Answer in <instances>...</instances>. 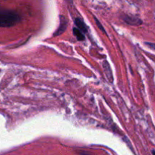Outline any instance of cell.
<instances>
[{
  "instance_id": "obj_1",
  "label": "cell",
  "mask_w": 155,
  "mask_h": 155,
  "mask_svg": "<svg viewBox=\"0 0 155 155\" xmlns=\"http://www.w3.org/2000/svg\"><path fill=\"white\" fill-rule=\"evenodd\" d=\"M20 21L21 17L18 13L0 8V28L12 27Z\"/></svg>"
},
{
  "instance_id": "obj_2",
  "label": "cell",
  "mask_w": 155,
  "mask_h": 155,
  "mask_svg": "<svg viewBox=\"0 0 155 155\" xmlns=\"http://www.w3.org/2000/svg\"><path fill=\"white\" fill-rule=\"evenodd\" d=\"M123 20L126 24L130 25H133V26H138L142 24V21L141 19L138 18L136 17H131V16H125L123 17Z\"/></svg>"
},
{
  "instance_id": "obj_3",
  "label": "cell",
  "mask_w": 155,
  "mask_h": 155,
  "mask_svg": "<svg viewBox=\"0 0 155 155\" xmlns=\"http://www.w3.org/2000/svg\"><path fill=\"white\" fill-rule=\"evenodd\" d=\"M67 21L63 16H60V25L58 28L57 31L54 33V36H59L66 30Z\"/></svg>"
},
{
  "instance_id": "obj_4",
  "label": "cell",
  "mask_w": 155,
  "mask_h": 155,
  "mask_svg": "<svg viewBox=\"0 0 155 155\" xmlns=\"http://www.w3.org/2000/svg\"><path fill=\"white\" fill-rule=\"evenodd\" d=\"M74 25H76L77 28H78V29H79L81 32H83V33L87 32V25L84 24V22L81 19L78 18H77L74 19Z\"/></svg>"
},
{
  "instance_id": "obj_5",
  "label": "cell",
  "mask_w": 155,
  "mask_h": 155,
  "mask_svg": "<svg viewBox=\"0 0 155 155\" xmlns=\"http://www.w3.org/2000/svg\"><path fill=\"white\" fill-rule=\"evenodd\" d=\"M103 65H104V71H105L106 75H107V78L110 79V81L111 82H113V73H112L111 68H110V64L107 62V61H104L103 62Z\"/></svg>"
},
{
  "instance_id": "obj_6",
  "label": "cell",
  "mask_w": 155,
  "mask_h": 155,
  "mask_svg": "<svg viewBox=\"0 0 155 155\" xmlns=\"http://www.w3.org/2000/svg\"><path fill=\"white\" fill-rule=\"evenodd\" d=\"M73 34H74V35L75 36V37L78 40V41H84L85 37H84V33L81 32L78 28H74V29H73Z\"/></svg>"
},
{
  "instance_id": "obj_7",
  "label": "cell",
  "mask_w": 155,
  "mask_h": 155,
  "mask_svg": "<svg viewBox=\"0 0 155 155\" xmlns=\"http://www.w3.org/2000/svg\"><path fill=\"white\" fill-rule=\"evenodd\" d=\"M94 20H95V22H96L97 25V26H98V28H100V30H101V31H102L104 33V34H107V33H106V31H105V30H104V26H103V25H101V22H100L99 21H98V19L96 18H94Z\"/></svg>"
},
{
  "instance_id": "obj_8",
  "label": "cell",
  "mask_w": 155,
  "mask_h": 155,
  "mask_svg": "<svg viewBox=\"0 0 155 155\" xmlns=\"http://www.w3.org/2000/svg\"><path fill=\"white\" fill-rule=\"evenodd\" d=\"M145 44L148 46L150 48H151L152 50H155V44H152V43H145Z\"/></svg>"
},
{
  "instance_id": "obj_9",
  "label": "cell",
  "mask_w": 155,
  "mask_h": 155,
  "mask_svg": "<svg viewBox=\"0 0 155 155\" xmlns=\"http://www.w3.org/2000/svg\"><path fill=\"white\" fill-rule=\"evenodd\" d=\"M152 153H153V155H155V151H154V150H153V151H152Z\"/></svg>"
}]
</instances>
